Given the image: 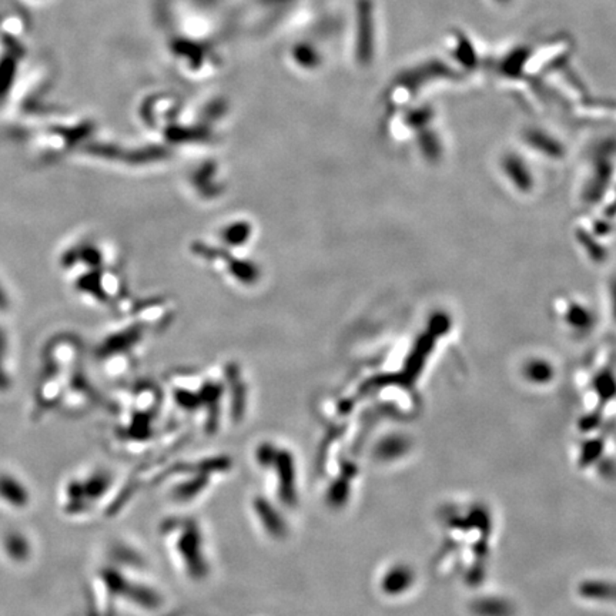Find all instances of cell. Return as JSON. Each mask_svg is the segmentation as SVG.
<instances>
[{"label":"cell","mask_w":616,"mask_h":616,"mask_svg":"<svg viewBox=\"0 0 616 616\" xmlns=\"http://www.w3.org/2000/svg\"><path fill=\"white\" fill-rule=\"evenodd\" d=\"M166 544L181 572L191 580H202L209 573V561L204 554V538L191 519L169 521L164 529Z\"/></svg>","instance_id":"1"},{"label":"cell","mask_w":616,"mask_h":616,"mask_svg":"<svg viewBox=\"0 0 616 616\" xmlns=\"http://www.w3.org/2000/svg\"><path fill=\"white\" fill-rule=\"evenodd\" d=\"M493 2H496L498 5H504L507 2H511V0H493Z\"/></svg>","instance_id":"2"}]
</instances>
